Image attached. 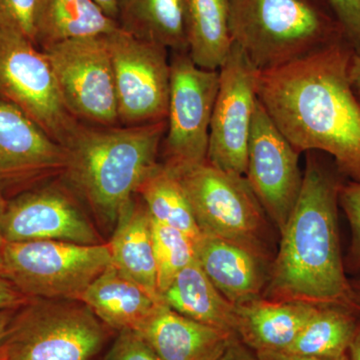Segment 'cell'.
Wrapping results in <instances>:
<instances>
[{
	"mask_svg": "<svg viewBox=\"0 0 360 360\" xmlns=\"http://www.w3.org/2000/svg\"><path fill=\"white\" fill-rule=\"evenodd\" d=\"M116 22L136 39L187 52L184 0H117Z\"/></svg>",
	"mask_w": 360,
	"mask_h": 360,
	"instance_id": "603a6c76",
	"label": "cell"
},
{
	"mask_svg": "<svg viewBox=\"0 0 360 360\" xmlns=\"http://www.w3.org/2000/svg\"><path fill=\"white\" fill-rule=\"evenodd\" d=\"M113 331H136L160 305L139 284L110 264L79 297Z\"/></svg>",
	"mask_w": 360,
	"mask_h": 360,
	"instance_id": "d6986e66",
	"label": "cell"
},
{
	"mask_svg": "<svg viewBox=\"0 0 360 360\" xmlns=\"http://www.w3.org/2000/svg\"><path fill=\"white\" fill-rule=\"evenodd\" d=\"M101 360H160L139 333L131 330L118 333L112 345Z\"/></svg>",
	"mask_w": 360,
	"mask_h": 360,
	"instance_id": "f546056e",
	"label": "cell"
},
{
	"mask_svg": "<svg viewBox=\"0 0 360 360\" xmlns=\"http://www.w3.org/2000/svg\"><path fill=\"white\" fill-rule=\"evenodd\" d=\"M37 0H0V28L22 33L33 40V18Z\"/></svg>",
	"mask_w": 360,
	"mask_h": 360,
	"instance_id": "f1b7e54d",
	"label": "cell"
},
{
	"mask_svg": "<svg viewBox=\"0 0 360 360\" xmlns=\"http://www.w3.org/2000/svg\"><path fill=\"white\" fill-rule=\"evenodd\" d=\"M111 264L162 302L158 288L153 219L135 196L122 208L110 243Z\"/></svg>",
	"mask_w": 360,
	"mask_h": 360,
	"instance_id": "ffe728a7",
	"label": "cell"
},
{
	"mask_svg": "<svg viewBox=\"0 0 360 360\" xmlns=\"http://www.w3.org/2000/svg\"><path fill=\"white\" fill-rule=\"evenodd\" d=\"M354 49L333 45L276 70L259 71L258 99L298 153L319 151L360 184V103L349 80Z\"/></svg>",
	"mask_w": 360,
	"mask_h": 360,
	"instance_id": "6da1fadb",
	"label": "cell"
},
{
	"mask_svg": "<svg viewBox=\"0 0 360 360\" xmlns=\"http://www.w3.org/2000/svg\"><path fill=\"white\" fill-rule=\"evenodd\" d=\"M300 155L258 99L245 176L279 232L290 219L302 189Z\"/></svg>",
	"mask_w": 360,
	"mask_h": 360,
	"instance_id": "4fadbf2b",
	"label": "cell"
},
{
	"mask_svg": "<svg viewBox=\"0 0 360 360\" xmlns=\"http://www.w3.org/2000/svg\"><path fill=\"white\" fill-rule=\"evenodd\" d=\"M352 286H354L355 292H356L357 297H359V300L360 302V279L359 281H355L354 283H352Z\"/></svg>",
	"mask_w": 360,
	"mask_h": 360,
	"instance_id": "ab89813d",
	"label": "cell"
},
{
	"mask_svg": "<svg viewBox=\"0 0 360 360\" xmlns=\"http://www.w3.org/2000/svg\"><path fill=\"white\" fill-rule=\"evenodd\" d=\"M94 1L110 18L116 20V2L117 0H94Z\"/></svg>",
	"mask_w": 360,
	"mask_h": 360,
	"instance_id": "f35d334b",
	"label": "cell"
},
{
	"mask_svg": "<svg viewBox=\"0 0 360 360\" xmlns=\"http://www.w3.org/2000/svg\"><path fill=\"white\" fill-rule=\"evenodd\" d=\"M110 264L108 243H6L0 276L30 298L79 300L89 284Z\"/></svg>",
	"mask_w": 360,
	"mask_h": 360,
	"instance_id": "52a82bcc",
	"label": "cell"
},
{
	"mask_svg": "<svg viewBox=\"0 0 360 360\" xmlns=\"http://www.w3.org/2000/svg\"><path fill=\"white\" fill-rule=\"evenodd\" d=\"M349 80L354 96L360 103V52H354L349 65Z\"/></svg>",
	"mask_w": 360,
	"mask_h": 360,
	"instance_id": "e575fe53",
	"label": "cell"
},
{
	"mask_svg": "<svg viewBox=\"0 0 360 360\" xmlns=\"http://www.w3.org/2000/svg\"><path fill=\"white\" fill-rule=\"evenodd\" d=\"M219 86V70L196 65L187 52H174L170 58L167 131L161 146L163 163L205 162Z\"/></svg>",
	"mask_w": 360,
	"mask_h": 360,
	"instance_id": "30bf717a",
	"label": "cell"
},
{
	"mask_svg": "<svg viewBox=\"0 0 360 360\" xmlns=\"http://www.w3.org/2000/svg\"><path fill=\"white\" fill-rule=\"evenodd\" d=\"M137 194L155 221L179 229L194 243L202 236L184 187L165 163L142 184Z\"/></svg>",
	"mask_w": 360,
	"mask_h": 360,
	"instance_id": "484cf974",
	"label": "cell"
},
{
	"mask_svg": "<svg viewBox=\"0 0 360 360\" xmlns=\"http://www.w3.org/2000/svg\"><path fill=\"white\" fill-rule=\"evenodd\" d=\"M7 200L4 194L0 193V262H1L2 251L7 241L4 238V219L6 213Z\"/></svg>",
	"mask_w": 360,
	"mask_h": 360,
	"instance_id": "74e56055",
	"label": "cell"
},
{
	"mask_svg": "<svg viewBox=\"0 0 360 360\" xmlns=\"http://www.w3.org/2000/svg\"><path fill=\"white\" fill-rule=\"evenodd\" d=\"M7 243L58 240L103 243L96 229L63 186L33 187L7 200L4 219Z\"/></svg>",
	"mask_w": 360,
	"mask_h": 360,
	"instance_id": "5bb4252c",
	"label": "cell"
},
{
	"mask_svg": "<svg viewBox=\"0 0 360 360\" xmlns=\"http://www.w3.org/2000/svg\"><path fill=\"white\" fill-rule=\"evenodd\" d=\"M32 298L23 295L13 283L0 276V310H18Z\"/></svg>",
	"mask_w": 360,
	"mask_h": 360,
	"instance_id": "1f68e13d",
	"label": "cell"
},
{
	"mask_svg": "<svg viewBox=\"0 0 360 360\" xmlns=\"http://www.w3.org/2000/svg\"><path fill=\"white\" fill-rule=\"evenodd\" d=\"M167 120L132 127L80 123L68 143L63 175L97 219L115 226L120 212L160 167Z\"/></svg>",
	"mask_w": 360,
	"mask_h": 360,
	"instance_id": "3957f363",
	"label": "cell"
},
{
	"mask_svg": "<svg viewBox=\"0 0 360 360\" xmlns=\"http://www.w3.org/2000/svg\"><path fill=\"white\" fill-rule=\"evenodd\" d=\"M258 360H348L347 354L335 359H321V357L307 356L288 352H255Z\"/></svg>",
	"mask_w": 360,
	"mask_h": 360,
	"instance_id": "836d02e7",
	"label": "cell"
},
{
	"mask_svg": "<svg viewBox=\"0 0 360 360\" xmlns=\"http://www.w3.org/2000/svg\"><path fill=\"white\" fill-rule=\"evenodd\" d=\"M165 165L184 187L201 233L224 239L272 262L269 219L245 176L220 170L207 161Z\"/></svg>",
	"mask_w": 360,
	"mask_h": 360,
	"instance_id": "5b68a950",
	"label": "cell"
},
{
	"mask_svg": "<svg viewBox=\"0 0 360 360\" xmlns=\"http://www.w3.org/2000/svg\"><path fill=\"white\" fill-rule=\"evenodd\" d=\"M359 314L343 305L319 304L286 352L321 359L347 354Z\"/></svg>",
	"mask_w": 360,
	"mask_h": 360,
	"instance_id": "d4e9b609",
	"label": "cell"
},
{
	"mask_svg": "<svg viewBox=\"0 0 360 360\" xmlns=\"http://www.w3.org/2000/svg\"><path fill=\"white\" fill-rule=\"evenodd\" d=\"M112 331L79 300L32 298L0 348L7 360H96Z\"/></svg>",
	"mask_w": 360,
	"mask_h": 360,
	"instance_id": "8992f818",
	"label": "cell"
},
{
	"mask_svg": "<svg viewBox=\"0 0 360 360\" xmlns=\"http://www.w3.org/2000/svg\"><path fill=\"white\" fill-rule=\"evenodd\" d=\"M217 360H258L257 354L245 343L239 340L238 336L231 340L224 354Z\"/></svg>",
	"mask_w": 360,
	"mask_h": 360,
	"instance_id": "d6a6232c",
	"label": "cell"
},
{
	"mask_svg": "<svg viewBox=\"0 0 360 360\" xmlns=\"http://www.w3.org/2000/svg\"><path fill=\"white\" fill-rule=\"evenodd\" d=\"M348 360H360V321L347 349Z\"/></svg>",
	"mask_w": 360,
	"mask_h": 360,
	"instance_id": "d590c367",
	"label": "cell"
},
{
	"mask_svg": "<svg viewBox=\"0 0 360 360\" xmlns=\"http://www.w3.org/2000/svg\"><path fill=\"white\" fill-rule=\"evenodd\" d=\"M342 177L335 163L331 167L322 161L321 153H307L302 189L281 231L264 300L340 304L360 314L340 250L338 212Z\"/></svg>",
	"mask_w": 360,
	"mask_h": 360,
	"instance_id": "7a4b0ae2",
	"label": "cell"
},
{
	"mask_svg": "<svg viewBox=\"0 0 360 360\" xmlns=\"http://www.w3.org/2000/svg\"><path fill=\"white\" fill-rule=\"evenodd\" d=\"M187 53L196 65L219 70L231 51V0H184Z\"/></svg>",
	"mask_w": 360,
	"mask_h": 360,
	"instance_id": "cb8c5ba5",
	"label": "cell"
},
{
	"mask_svg": "<svg viewBox=\"0 0 360 360\" xmlns=\"http://www.w3.org/2000/svg\"><path fill=\"white\" fill-rule=\"evenodd\" d=\"M219 71V86L206 161L220 170L245 176L248 141L258 101L259 70L233 44Z\"/></svg>",
	"mask_w": 360,
	"mask_h": 360,
	"instance_id": "7c38bea8",
	"label": "cell"
},
{
	"mask_svg": "<svg viewBox=\"0 0 360 360\" xmlns=\"http://www.w3.org/2000/svg\"><path fill=\"white\" fill-rule=\"evenodd\" d=\"M66 149L25 113L0 99V193L20 194L63 174Z\"/></svg>",
	"mask_w": 360,
	"mask_h": 360,
	"instance_id": "9a60e30c",
	"label": "cell"
},
{
	"mask_svg": "<svg viewBox=\"0 0 360 360\" xmlns=\"http://www.w3.org/2000/svg\"><path fill=\"white\" fill-rule=\"evenodd\" d=\"M0 360H7L6 352L0 348Z\"/></svg>",
	"mask_w": 360,
	"mask_h": 360,
	"instance_id": "60d3db41",
	"label": "cell"
},
{
	"mask_svg": "<svg viewBox=\"0 0 360 360\" xmlns=\"http://www.w3.org/2000/svg\"><path fill=\"white\" fill-rule=\"evenodd\" d=\"M16 310H0V345L6 338L7 328L13 321Z\"/></svg>",
	"mask_w": 360,
	"mask_h": 360,
	"instance_id": "8d00e7d4",
	"label": "cell"
},
{
	"mask_svg": "<svg viewBox=\"0 0 360 360\" xmlns=\"http://www.w3.org/2000/svg\"><path fill=\"white\" fill-rule=\"evenodd\" d=\"M135 333L160 360H217L236 336L187 319L165 304Z\"/></svg>",
	"mask_w": 360,
	"mask_h": 360,
	"instance_id": "e0dca14e",
	"label": "cell"
},
{
	"mask_svg": "<svg viewBox=\"0 0 360 360\" xmlns=\"http://www.w3.org/2000/svg\"><path fill=\"white\" fill-rule=\"evenodd\" d=\"M112 61L118 124L167 120L170 59L162 45L136 39L120 28L106 35Z\"/></svg>",
	"mask_w": 360,
	"mask_h": 360,
	"instance_id": "8fae6325",
	"label": "cell"
},
{
	"mask_svg": "<svg viewBox=\"0 0 360 360\" xmlns=\"http://www.w3.org/2000/svg\"><path fill=\"white\" fill-rule=\"evenodd\" d=\"M196 262L213 285L234 307L259 300L271 262L224 239L200 236L194 243Z\"/></svg>",
	"mask_w": 360,
	"mask_h": 360,
	"instance_id": "2e32d148",
	"label": "cell"
},
{
	"mask_svg": "<svg viewBox=\"0 0 360 360\" xmlns=\"http://www.w3.org/2000/svg\"><path fill=\"white\" fill-rule=\"evenodd\" d=\"M160 297L177 314L236 335V307L213 285L196 258L177 274Z\"/></svg>",
	"mask_w": 360,
	"mask_h": 360,
	"instance_id": "7402d4cb",
	"label": "cell"
},
{
	"mask_svg": "<svg viewBox=\"0 0 360 360\" xmlns=\"http://www.w3.org/2000/svg\"><path fill=\"white\" fill-rule=\"evenodd\" d=\"M340 205L347 215L352 229V245L345 262V271L360 274V184H343L340 193Z\"/></svg>",
	"mask_w": 360,
	"mask_h": 360,
	"instance_id": "83f0119b",
	"label": "cell"
},
{
	"mask_svg": "<svg viewBox=\"0 0 360 360\" xmlns=\"http://www.w3.org/2000/svg\"><path fill=\"white\" fill-rule=\"evenodd\" d=\"M232 42L259 71L347 41L328 0H231Z\"/></svg>",
	"mask_w": 360,
	"mask_h": 360,
	"instance_id": "277c9868",
	"label": "cell"
},
{
	"mask_svg": "<svg viewBox=\"0 0 360 360\" xmlns=\"http://www.w3.org/2000/svg\"><path fill=\"white\" fill-rule=\"evenodd\" d=\"M340 21L345 39L355 52H360V0H328Z\"/></svg>",
	"mask_w": 360,
	"mask_h": 360,
	"instance_id": "4dcf8cb0",
	"label": "cell"
},
{
	"mask_svg": "<svg viewBox=\"0 0 360 360\" xmlns=\"http://www.w3.org/2000/svg\"><path fill=\"white\" fill-rule=\"evenodd\" d=\"M106 35L68 40L41 51L70 115L99 127H115L117 98Z\"/></svg>",
	"mask_w": 360,
	"mask_h": 360,
	"instance_id": "9c48e42d",
	"label": "cell"
},
{
	"mask_svg": "<svg viewBox=\"0 0 360 360\" xmlns=\"http://www.w3.org/2000/svg\"><path fill=\"white\" fill-rule=\"evenodd\" d=\"M153 234L158 288L161 296L177 274L195 259V248L193 239L184 232L153 219Z\"/></svg>",
	"mask_w": 360,
	"mask_h": 360,
	"instance_id": "4316f807",
	"label": "cell"
},
{
	"mask_svg": "<svg viewBox=\"0 0 360 360\" xmlns=\"http://www.w3.org/2000/svg\"><path fill=\"white\" fill-rule=\"evenodd\" d=\"M118 25L94 0H37L33 40L44 49L68 40L99 37Z\"/></svg>",
	"mask_w": 360,
	"mask_h": 360,
	"instance_id": "44dd1931",
	"label": "cell"
},
{
	"mask_svg": "<svg viewBox=\"0 0 360 360\" xmlns=\"http://www.w3.org/2000/svg\"><path fill=\"white\" fill-rule=\"evenodd\" d=\"M0 99L65 146L80 124L61 98L44 52L22 33L0 28Z\"/></svg>",
	"mask_w": 360,
	"mask_h": 360,
	"instance_id": "ba28073f",
	"label": "cell"
},
{
	"mask_svg": "<svg viewBox=\"0 0 360 360\" xmlns=\"http://www.w3.org/2000/svg\"><path fill=\"white\" fill-rule=\"evenodd\" d=\"M319 304L259 298L236 307V336L255 352H286Z\"/></svg>",
	"mask_w": 360,
	"mask_h": 360,
	"instance_id": "ac0fdd59",
	"label": "cell"
}]
</instances>
